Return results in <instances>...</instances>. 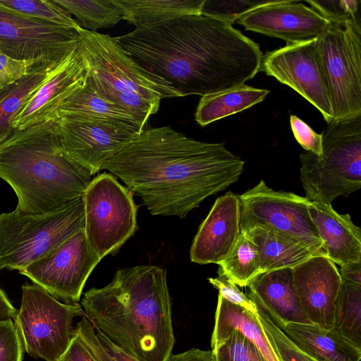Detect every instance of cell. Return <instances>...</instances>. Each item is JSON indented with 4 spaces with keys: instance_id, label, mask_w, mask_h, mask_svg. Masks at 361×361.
<instances>
[{
    "instance_id": "cell-11",
    "label": "cell",
    "mask_w": 361,
    "mask_h": 361,
    "mask_svg": "<svg viewBox=\"0 0 361 361\" xmlns=\"http://www.w3.org/2000/svg\"><path fill=\"white\" fill-rule=\"evenodd\" d=\"M239 198L240 231L257 225L267 226L326 257L309 212L311 201L306 197L274 190L262 180Z\"/></svg>"
},
{
    "instance_id": "cell-41",
    "label": "cell",
    "mask_w": 361,
    "mask_h": 361,
    "mask_svg": "<svg viewBox=\"0 0 361 361\" xmlns=\"http://www.w3.org/2000/svg\"><path fill=\"white\" fill-rule=\"evenodd\" d=\"M82 342L96 361H115L104 349L96 331L85 317L78 323L75 329Z\"/></svg>"
},
{
    "instance_id": "cell-31",
    "label": "cell",
    "mask_w": 361,
    "mask_h": 361,
    "mask_svg": "<svg viewBox=\"0 0 361 361\" xmlns=\"http://www.w3.org/2000/svg\"><path fill=\"white\" fill-rule=\"evenodd\" d=\"M77 18L85 30L96 32L112 27L123 20L121 11L111 0H54Z\"/></svg>"
},
{
    "instance_id": "cell-1",
    "label": "cell",
    "mask_w": 361,
    "mask_h": 361,
    "mask_svg": "<svg viewBox=\"0 0 361 361\" xmlns=\"http://www.w3.org/2000/svg\"><path fill=\"white\" fill-rule=\"evenodd\" d=\"M115 38L137 64L183 97L245 84L260 70L263 56L256 42L231 25L202 13L137 27Z\"/></svg>"
},
{
    "instance_id": "cell-28",
    "label": "cell",
    "mask_w": 361,
    "mask_h": 361,
    "mask_svg": "<svg viewBox=\"0 0 361 361\" xmlns=\"http://www.w3.org/2000/svg\"><path fill=\"white\" fill-rule=\"evenodd\" d=\"M57 65L38 73L27 74L0 90V142L14 133L15 129L11 124L13 119Z\"/></svg>"
},
{
    "instance_id": "cell-29",
    "label": "cell",
    "mask_w": 361,
    "mask_h": 361,
    "mask_svg": "<svg viewBox=\"0 0 361 361\" xmlns=\"http://www.w3.org/2000/svg\"><path fill=\"white\" fill-rule=\"evenodd\" d=\"M333 328L361 348V285L341 279Z\"/></svg>"
},
{
    "instance_id": "cell-6",
    "label": "cell",
    "mask_w": 361,
    "mask_h": 361,
    "mask_svg": "<svg viewBox=\"0 0 361 361\" xmlns=\"http://www.w3.org/2000/svg\"><path fill=\"white\" fill-rule=\"evenodd\" d=\"M322 133V154L300 155V180L308 200L331 205L361 188V116L332 121Z\"/></svg>"
},
{
    "instance_id": "cell-39",
    "label": "cell",
    "mask_w": 361,
    "mask_h": 361,
    "mask_svg": "<svg viewBox=\"0 0 361 361\" xmlns=\"http://www.w3.org/2000/svg\"><path fill=\"white\" fill-rule=\"evenodd\" d=\"M42 71L32 62L15 60L0 51V90L27 74Z\"/></svg>"
},
{
    "instance_id": "cell-22",
    "label": "cell",
    "mask_w": 361,
    "mask_h": 361,
    "mask_svg": "<svg viewBox=\"0 0 361 361\" xmlns=\"http://www.w3.org/2000/svg\"><path fill=\"white\" fill-rule=\"evenodd\" d=\"M50 118L103 123L135 135L145 128L125 109L104 98L87 80L83 87L61 102Z\"/></svg>"
},
{
    "instance_id": "cell-2",
    "label": "cell",
    "mask_w": 361,
    "mask_h": 361,
    "mask_svg": "<svg viewBox=\"0 0 361 361\" xmlns=\"http://www.w3.org/2000/svg\"><path fill=\"white\" fill-rule=\"evenodd\" d=\"M244 165L224 142L198 141L169 126H145L101 170L120 178L151 214L183 219L235 183Z\"/></svg>"
},
{
    "instance_id": "cell-18",
    "label": "cell",
    "mask_w": 361,
    "mask_h": 361,
    "mask_svg": "<svg viewBox=\"0 0 361 361\" xmlns=\"http://www.w3.org/2000/svg\"><path fill=\"white\" fill-rule=\"evenodd\" d=\"M87 75L78 42L23 105L11 122L13 128L20 130L48 119L62 101L86 85Z\"/></svg>"
},
{
    "instance_id": "cell-9",
    "label": "cell",
    "mask_w": 361,
    "mask_h": 361,
    "mask_svg": "<svg viewBox=\"0 0 361 361\" xmlns=\"http://www.w3.org/2000/svg\"><path fill=\"white\" fill-rule=\"evenodd\" d=\"M85 233L102 259L115 253L137 231V206L129 190L109 173L94 177L83 194Z\"/></svg>"
},
{
    "instance_id": "cell-16",
    "label": "cell",
    "mask_w": 361,
    "mask_h": 361,
    "mask_svg": "<svg viewBox=\"0 0 361 361\" xmlns=\"http://www.w3.org/2000/svg\"><path fill=\"white\" fill-rule=\"evenodd\" d=\"M63 147L94 176L102 165L121 150L135 134L103 123L55 118Z\"/></svg>"
},
{
    "instance_id": "cell-8",
    "label": "cell",
    "mask_w": 361,
    "mask_h": 361,
    "mask_svg": "<svg viewBox=\"0 0 361 361\" xmlns=\"http://www.w3.org/2000/svg\"><path fill=\"white\" fill-rule=\"evenodd\" d=\"M81 316L78 303H62L39 286L25 283L14 323L32 357L59 361L74 335L73 319Z\"/></svg>"
},
{
    "instance_id": "cell-33",
    "label": "cell",
    "mask_w": 361,
    "mask_h": 361,
    "mask_svg": "<svg viewBox=\"0 0 361 361\" xmlns=\"http://www.w3.org/2000/svg\"><path fill=\"white\" fill-rule=\"evenodd\" d=\"M212 350L216 361H267L257 346L235 330Z\"/></svg>"
},
{
    "instance_id": "cell-3",
    "label": "cell",
    "mask_w": 361,
    "mask_h": 361,
    "mask_svg": "<svg viewBox=\"0 0 361 361\" xmlns=\"http://www.w3.org/2000/svg\"><path fill=\"white\" fill-rule=\"evenodd\" d=\"M81 307L95 331L140 361H166L171 354L175 338L164 269H118L108 285L84 293Z\"/></svg>"
},
{
    "instance_id": "cell-37",
    "label": "cell",
    "mask_w": 361,
    "mask_h": 361,
    "mask_svg": "<svg viewBox=\"0 0 361 361\" xmlns=\"http://www.w3.org/2000/svg\"><path fill=\"white\" fill-rule=\"evenodd\" d=\"M23 350L13 320L0 322V361H23Z\"/></svg>"
},
{
    "instance_id": "cell-35",
    "label": "cell",
    "mask_w": 361,
    "mask_h": 361,
    "mask_svg": "<svg viewBox=\"0 0 361 361\" xmlns=\"http://www.w3.org/2000/svg\"><path fill=\"white\" fill-rule=\"evenodd\" d=\"M311 8L322 15L328 23H353L360 25V1L327 0L306 1Z\"/></svg>"
},
{
    "instance_id": "cell-44",
    "label": "cell",
    "mask_w": 361,
    "mask_h": 361,
    "mask_svg": "<svg viewBox=\"0 0 361 361\" xmlns=\"http://www.w3.org/2000/svg\"><path fill=\"white\" fill-rule=\"evenodd\" d=\"M166 361H216L212 350L191 348L178 354H171Z\"/></svg>"
},
{
    "instance_id": "cell-43",
    "label": "cell",
    "mask_w": 361,
    "mask_h": 361,
    "mask_svg": "<svg viewBox=\"0 0 361 361\" xmlns=\"http://www.w3.org/2000/svg\"><path fill=\"white\" fill-rule=\"evenodd\" d=\"M95 331L97 337L104 349L115 361H140L136 357L111 341L99 331Z\"/></svg>"
},
{
    "instance_id": "cell-32",
    "label": "cell",
    "mask_w": 361,
    "mask_h": 361,
    "mask_svg": "<svg viewBox=\"0 0 361 361\" xmlns=\"http://www.w3.org/2000/svg\"><path fill=\"white\" fill-rule=\"evenodd\" d=\"M0 6L27 17L78 29L71 15L54 0H0Z\"/></svg>"
},
{
    "instance_id": "cell-12",
    "label": "cell",
    "mask_w": 361,
    "mask_h": 361,
    "mask_svg": "<svg viewBox=\"0 0 361 361\" xmlns=\"http://www.w3.org/2000/svg\"><path fill=\"white\" fill-rule=\"evenodd\" d=\"M76 29L38 20L0 6V51L40 70L60 63L78 43Z\"/></svg>"
},
{
    "instance_id": "cell-27",
    "label": "cell",
    "mask_w": 361,
    "mask_h": 361,
    "mask_svg": "<svg viewBox=\"0 0 361 361\" xmlns=\"http://www.w3.org/2000/svg\"><path fill=\"white\" fill-rule=\"evenodd\" d=\"M269 91L245 84L201 97L195 114L202 127L230 115L239 113L262 102Z\"/></svg>"
},
{
    "instance_id": "cell-15",
    "label": "cell",
    "mask_w": 361,
    "mask_h": 361,
    "mask_svg": "<svg viewBox=\"0 0 361 361\" xmlns=\"http://www.w3.org/2000/svg\"><path fill=\"white\" fill-rule=\"evenodd\" d=\"M237 23L250 30L297 43L318 37L328 21L317 11L297 1L274 0L244 15Z\"/></svg>"
},
{
    "instance_id": "cell-7",
    "label": "cell",
    "mask_w": 361,
    "mask_h": 361,
    "mask_svg": "<svg viewBox=\"0 0 361 361\" xmlns=\"http://www.w3.org/2000/svg\"><path fill=\"white\" fill-rule=\"evenodd\" d=\"M84 228L83 195L44 214H1L0 270H22Z\"/></svg>"
},
{
    "instance_id": "cell-14",
    "label": "cell",
    "mask_w": 361,
    "mask_h": 361,
    "mask_svg": "<svg viewBox=\"0 0 361 361\" xmlns=\"http://www.w3.org/2000/svg\"><path fill=\"white\" fill-rule=\"evenodd\" d=\"M317 38L287 44L267 52L262 56L260 70L296 91L329 123L334 120V114Z\"/></svg>"
},
{
    "instance_id": "cell-13",
    "label": "cell",
    "mask_w": 361,
    "mask_h": 361,
    "mask_svg": "<svg viewBox=\"0 0 361 361\" xmlns=\"http://www.w3.org/2000/svg\"><path fill=\"white\" fill-rule=\"evenodd\" d=\"M100 260L90 247L82 229L19 271V274L57 300L77 303L86 281Z\"/></svg>"
},
{
    "instance_id": "cell-24",
    "label": "cell",
    "mask_w": 361,
    "mask_h": 361,
    "mask_svg": "<svg viewBox=\"0 0 361 361\" xmlns=\"http://www.w3.org/2000/svg\"><path fill=\"white\" fill-rule=\"evenodd\" d=\"M238 331L252 342L267 361H280L267 336L258 315L233 304L219 295L215 324L211 339L214 350L233 331Z\"/></svg>"
},
{
    "instance_id": "cell-5",
    "label": "cell",
    "mask_w": 361,
    "mask_h": 361,
    "mask_svg": "<svg viewBox=\"0 0 361 361\" xmlns=\"http://www.w3.org/2000/svg\"><path fill=\"white\" fill-rule=\"evenodd\" d=\"M87 66V80L106 99L121 106L144 127L161 100L183 95L172 85L137 64L109 35L77 29Z\"/></svg>"
},
{
    "instance_id": "cell-34",
    "label": "cell",
    "mask_w": 361,
    "mask_h": 361,
    "mask_svg": "<svg viewBox=\"0 0 361 361\" xmlns=\"http://www.w3.org/2000/svg\"><path fill=\"white\" fill-rule=\"evenodd\" d=\"M259 318L280 361H316L300 350L261 308Z\"/></svg>"
},
{
    "instance_id": "cell-38",
    "label": "cell",
    "mask_w": 361,
    "mask_h": 361,
    "mask_svg": "<svg viewBox=\"0 0 361 361\" xmlns=\"http://www.w3.org/2000/svg\"><path fill=\"white\" fill-rule=\"evenodd\" d=\"M215 278H209V283L219 290V295L227 301L239 305L252 313L258 315L257 305L242 291L237 285L223 274L218 273Z\"/></svg>"
},
{
    "instance_id": "cell-19",
    "label": "cell",
    "mask_w": 361,
    "mask_h": 361,
    "mask_svg": "<svg viewBox=\"0 0 361 361\" xmlns=\"http://www.w3.org/2000/svg\"><path fill=\"white\" fill-rule=\"evenodd\" d=\"M241 204L231 191L218 197L194 238L190 260L199 264L222 262L240 233Z\"/></svg>"
},
{
    "instance_id": "cell-26",
    "label": "cell",
    "mask_w": 361,
    "mask_h": 361,
    "mask_svg": "<svg viewBox=\"0 0 361 361\" xmlns=\"http://www.w3.org/2000/svg\"><path fill=\"white\" fill-rule=\"evenodd\" d=\"M206 0H111L123 20L137 27L165 22L177 17L202 14Z\"/></svg>"
},
{
    "instance_id": "cell-25",
    "label": "cell",
    "mask_w": 361,
    "mask_h": 361,
    "mask_svg": "<svg viewBox=\"0 0 361 361\" xmlns=\"http://www.w3.org/2000/svg\"><path fill=\"white\" fill-rule=\"evenodd\" d=\"M241 231L245 232L259 248V274L276 269L293 268L314 256L321 255L267 226L257 225Z\"/></svg>"
},
{
    "instance_id": "cell-23",
    "label": "cell",
    "mask_w": 361,
    "mask_h": 361,
    "mask_svg": "<svg viewBox=\"0 0 361 361\" xmlns=\"http://www.w3.org/2000/svg\"><path fill=\"white\" fill-rule=\"evenodd\" d=\"M304 353L316 361H360L357 347L335 329L310 323H288L281 329Z\"/></svg>"
},
{
    "instance_id": "cell-46",
    "label": "cell",
    "mask_w": 361,
    "mask_h": 361,
    "mask_svg": "<svg viewBox=\"0 0 361 361\" xmlns=\"http://www.w3.org/2000/svg\"><path fill=\"white\" fill-rule=\"evenodd\" d=\"M18 310L13 306L4 291L0 288V322L15 320Z\"/></svg>"
},
{
    "instance_id": "cell-4",
    "label": "cell",
    "mask_w": 361,
    "mask_h": 361,
    "mask_svg": "<svg viewBox=\"0 0 361 361\" xmlns=\"http://www.w3.org/2000/svg\"><path fill=\"white\" fill-rule=\"evenodd\" d=\"M93 178L64 149L55 118L16 130L0 142V178L14 190L18 214L59 209L82 197Z\"/></svg>"
},
{
    "instance_id": "cell-21",
    "label": "cell",
    "mask_w": 361,
    "mask_h": 361,
    "mask_svg": "<svg viewBox=\"0 0 361 361\" xmlns=\"http://www.w3.org/2000/svg\"><path fill=\"white\" fill-rule=\"evenodd\" d=\"M309 212L331 261L339 266L361 261V229L349 214L317 202H311Z\"/></svg>"
},
{
    "instance_id": "cell-20",
    "label": "cell",
    "mask_w": 361,
    "mask_h": 361,
    "mask_svg": "<svg viewBox=\"0 0 361 361\" xmlns=\"http://www.w3.org/2000/svg\"><path fill=\"white\" fill-rule=\"evenodd\" d=\"M247 287L248 298L281 329L288 323H310L302 310L295 290L293 268L262 273Z\"/></svg>"
},
{
    "instance_id": "cell-30",
    "label": "cell",
    "mask_w": 361,
    "mask_h": 361,
    "mask_svg": "<svg viewBox=\"0 0 361 361\" xmlns=\"http://www.w3.org/2000/svg\"><path fill=\"white\" fill-rule=\"evenodd\" d=\"M219 265L218 273L224 274L238 286H247L259 274V248L245 232L240 231L232 251Z\"/></svg>"
},
{
    "instance_id": "cell-42",
    "label": "cell",
    "mask_w": 361,
    "mask_h": 361,
    "mask_svg": "<svg viewBox=\"0 0 361 361\" xmlns=\"http://www.w3.org/2000/svg\"><path fill=\"white\" fill-rule=\"evenodd\" d=\"M59 361H96L74 330V335L66 351Z\"/></svg>"
},
{
    "instance_id": "cell-40",
    "label": "cell",
    "mask_w": 361,
    "mask_h": 361,
    "mask_svg": "<svg viewBox=\"0 0 361 361\" xmlns=\"http://www.w3.org/2000/svg\"><path fill=\"white\" fill-rule=\"evenodd\" d=\"M290 123L297 142L306 151L317 155L322 152V133L318 134L295 115L290 116Z\"/></svg>"
},
{
    "instance_id": "cell-45",
    "label": "cell",
    "mask_w": 361,
    "mask_h": 361,
    "mask_svg": "<svg viewBox=\"0 0 361 361\" xmlns=\"http://www.w3.org/2000/svg\"><path fill=\"white\" fill-rule=\"evenodd\" d=\"M342 280L361 285V261L340 266Z\"/></svg>"
},
{
    "instance_id": "cell-10",
    "label": "cell",
    "mask_w": 361,
    "mask_h": 361,
    "mask_svg": "<svg viewBox=\"0 0 361 361\" xmlns=\"http://www.w3.org/2000/svg\"><path fill=\"white\" fill-rule=\"evenodd\" d=\"M326 73L333 121L361 116V25L329 23L317 38Z\"/></svg>"
},
{
    "instance_id": "cell-17",
    "label": "cell",
    "mask_w": 361,
    "mask_h": 361,
    "mask_svg": "<svg viewBox=\"0 0 361 361\" xmlns=\"http://www.w3.org/2000/svg\"><path fill=\"white\" fill-rule=\"evenodd\" d=\"M293 282L308 321L320 327L332 328L341 284L336 264L326 256H314L293 268Z\"/></svg>"
},
{
    "instance_id": "cell-36",
    "label": "cell",
    "mask_w": 361,
    "mask_h": 361,
    "mask_svg": "<svg viewBox=\"0 0 361 361\" xmlns=\"http://www.w3.org/2000/svg\"><path fill=\"white\" fill-rule=\"evenodd\" d=\"M270 1H207L206 0L202 13L232 25L250 11L262 6L269 4Z\"/></svg>"
}]
</instances>
